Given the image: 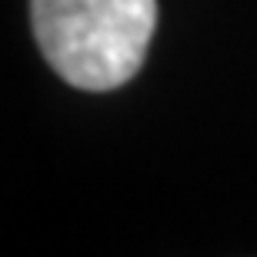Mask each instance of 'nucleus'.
<instances>
[{
  "label": "nucleus",
  "instance_id": "1",
  "mask_svg": "<svg viewBox=\"0 0 257 257\" xmlns=\"http://www.w3.org/2000/svg\"><path fill=\"white\" fill-rule=\"evenodd\" d=\"M34 37L47 64L80 90H114L141 70L157 0H30Z\"/></svg>",
  "mask_w": 257,
  "mask_h": 257
}]
</instances>
